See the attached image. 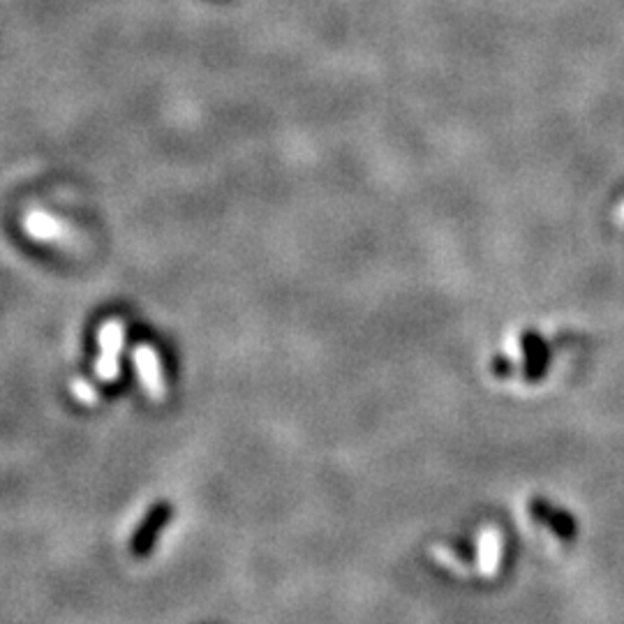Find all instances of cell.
Masks as SVG:
<instances>
[{
    "label": "cell",
    "instance_id": "obj_1",
    "mask_svg": "<svg viewBox=\"0 0 624 624\" xmlns=\"http://www.w3.org/2000/svg\"><path fill=\"white\" fill-rule=\"evenodd\" d=\"M125 347V326L107 322L100 329V356L95 361V375L102 382H111L121 375V354Z\"/></svg>",
    "mask_w": 624,
    "mask_h": 624
},
{
    "label": "cell",
    "instance_id": "obj_2",
    "mask_svg": "<svg viewBox=\"0 0 624 624\" xmlns=\"http://www.w3.org/2000/svg\"><path fill=\"white\" fill-rule=\"evenodd\" d=\"M132 361H135L137 375L141 384H144V391L148 396L160 400L165 396V375H162V363L160 356L153 347L139 345L132 354Z\"/></svg>",
    "mask_w": 624,
    "mask_h": 624
},
{
    "label": "cell",
    "instance_id": "obj_3",
    "mask_svg": "<svg viewBox=\"0 0 624 624\" xmlns=\"http://www.w3.org/2000/svg\"><path fill=\"white\" fill-rule=\"evenodd\" d=\"M169 516H172L169 514V507H155L151 514L146 516L144 523H141L135 539H132V553L146 555L148 548L155 544V539H158V534L162 527H165Z\"/></svg>",
    "mask_w": 624,
    "mask_h": 624
},
{
    "label": "cell",
    "instance_id": "obj_4",
    "mask_svg": "<svg viewBox=\"0 0 624 624\" xmlns=\"http://www.w3.org/2000/svg\"><path fill=\"white\" fill-rule=\"evenodd\" d=\"M26 229H28V234H31L37 241H61L65 234L63 222H58L56 218H51L49 213H40V211H33L31 215H28Z\"/></svg>",
    "mask_w": 624,
    "mask_h": 624
},
{
    "label": "cell",
    "instance_id": "obj_5",
    "mask_svg": "<svg viewBox=\"0 0 624 624\" xmlns=\"http://www.w3.org/2000/svg\"><path fill=\"white\" fill-rule=\"evenodd\" d=\"M72 393L81 400V403H86V405H95V403H98V398H100L98 391H95L93 386L88 384V382H84V380H74L72 382Z\"/></svg>",
    "mask_w": 624,
    "mask_h": 624
}]
</instances>
